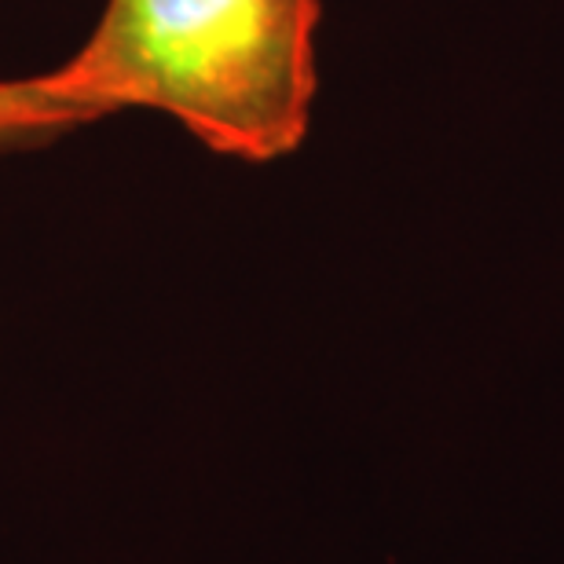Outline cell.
I'll use <instances>...</instances> for the list:
<instances>
[{
	"label": "cell",
	"instance_id": "obj_2",
	"mask_svg": "<svg viewBox=\"0 0 564 564\" xmlns=\"http://www.w3.org/2000/svg\"><path fill=\"white\" fill-rule=\"evenodd\" d=\"M96 121L44 82V74L0 82V147L52 140Z\"/></svg>",
	"mask_w": 564,
	"mask_h": 564
},
{
	"label": "cell",
	"instance_id": "obj_1",
	"mask_svg": "<svg viewBox=\"0 0 564 564\" xmlns=\"http://www.w3.org/2000/svg\"><path fill=\"white\" fill-rule=\"evenodd\" d=\"M319 0H107L44 74L96 121L154 110L209 151L275 162L308 137Z\"/></svg>",
	"mask_w": 564,
	"mask_h": 564
}]
</instances>
